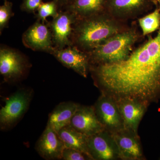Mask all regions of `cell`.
I'll return each mask as SVG.
<instances>
[{
	"label": "cell",
	"mask_w": 160,
	"mask_h": 160,
	"mask_svg": "<svg viewBox=\"0 0 160 160\" xmlns=\"http://www.w3.org/2000/svg\"><path fill=\"white\" fill-rule=\"evenodd\" d=\"M94 82L116 99L134 98L149 104L160 98V27L154 38L119 62L91 65Z\"/></svg>",
	"instance_id": "1"
},
{
	"label": "cell",
	"mask_w": 160,
	"mask_h": 160,
	"mask_svg": "<svg viewBox=\"0 0 160 160\" xmlns=\"http://www.w3.org/2000/svg\"><path fill=\"white\" fill-rule=\"evenodd\" d=\"M126 22L106 11L88 17L77 18L73 25L72 43L89 53L111 37L129 28Z\"/></svg>",
	"instance_id": "2"
},
{
	"label": "cell",
	"mask_w": 160,
	"mask_h": 160,
	"mask_svg": "<svg viewBox=\"0 0 160 160\" xmlns=\"http://www.w3.org/2000/svg\"><path fill=\"white\" fill-rule=\"evenodd\" d=\"M140 38L134 27L114 35L89 52L90 65L112 64L126 60Z\"/></svg>",
	"instance_id": "3"
},
{
	"label": "cell",
	"mask_w": 160,
	"mask_h": 160,
	"mask_svg": "<svg viewBox=\"0 0 160 160\" xmlns=\"http://www.w3.org/2000/svg\"><path fill=\"white\" fill-rule=\"evenodd\" d=\"M32 96V89L22 88L6 98L0 110L1 130H8L16 125L28 110Z\"/></svg>",
	"instance_id": "4"
},
{
	"label": "cell",
	"mask_w": 160,
	"mask_h": 160,
	"mask_svg": "<svg viewBox=\"0 0 160 160\" xmlns=\"http://www.w3.org/2000/svg\"><path fill=\"white\" fill-rule=\"evenodd\" d=\"M30 67L22 52L4 45L0 48V73L6 82H16L22 78Z\"/></svg>",
	"instance_id": "5"
},
{
	"label": "cell",
	"mask_w": 160,
	"mask_h": 160,
	"mask_svg": "<svg viewBox=\"0 0 160 160\" xmlns=\"http://www.w3.org/2000/svg\"><path fill=\"white\" fill-rule=\"evenodd\" d=\"M158 0H107L105 11L117 19L126 22L146 13Z\"/></svg>",
	"instance_id": "6"
},
{
	"label": "cell",
	"mask_w": 160,
	"mask_h": 160,
	"mask_svg": "<svg viewBox=\"0 0 160 160\" xmlns=\"http://www.w3.org/2000/svg\"><path fill=\"white\" fill-rule=\"evenodd\" d=\"M93 106L98 119L106 130L113 134L125 128L117 102L114 98L102 92Z\"/></svg>",
	"instance_id": "7"
},
{
	"label": "cell",
	"mask_w": 160,
	"mask_h": 160,
	"mask_svg": "<svg viewBox=\"0 0 160 160\" xmlns=\"http://www.w3.org/2000/svg\"><path fill=\"white\" fill-rule=\"evenodd\" d=\"M75 15L65 10H60L57 16L46 25L51 30L52 42L56 49H61L72 46L71 41Z\"/></svg>",
	"instance_id": "8"
},
{
	"label": "cell",
	"mask_w": 160,
	"mask_h": 160,
	"mask_svg": "<svg viewBox=\"0 0 160 160\" xmlns=\"http://www.w3.org/2000/svg\"><path fill=\"white\" fill-rule=\"evenodd\" d=\"M87 146L94 160L120 159L119 151L113 135L106 129L88 137Z\"/></svg>",
	"instance_id": "9"
},
{
	"label": "cell",
	"mask_w": 160,
	"mask_h": 160,
	"mask_svg": "<svg viewBox=\"0 0 160 160\" xmlns=\"http://www.w3.org/2000/svg\"><path fill=\"white\" fill-rule=\"evenodd\" d=\"M22 41L26 48L34 51L49 53L55 49L51 30L46 23L37 19L23 34Z\"/></svg>",
	"instance_id": "10"
},
{
	"label": "cell",
	"mask_w": 160,
	"mask_h": 160,
	"mask_svg": "<svg viewBox=\"0 0 160 160\" xmlns=\"http://www.w3.org/2000/svg\"><path fill=\"white\" fill-rule=\"evenodd\" d=\"M51 54L65 67L72 69L83 77L87 78L90 66L88 52L72 45L61 49L55 48Z\"/></svg>",
	"instance_id": "11"
},
{
	"label": "cell",
	"mask_w": 160,
	"mask_h": 160,
	"mask_svg": "<svg viewBox=\"0 0 160 160\" xmlns=\"http://www.w3.org/2000/svg\"><path fill=\"white\" fill-rule=\"evenodd\" d=\"M119 151L120 159H145L138 133L124 128L112 134Z\"/></svg>",
	"instance_id": "12"
},
{
	"label": "cell",
	"mask_w": 160,
	"mask_h": 160,
	"mask_svg": "<svg viewBox=\"0 0 160 160\" xmlns=\"http://www.w3.org/2000/svg\"><path fill=\"white\" fill-rule=\"evenodd\" d=\"M126 129L138 133V128L149 104L134 98L116 99Z\"/></svg>",
	"instance_id": "13"
},
{
	"label": "cell",
	"mask_w": 160,
	"mask_h": 160,
	"mask_svg": "<svg viewBox=\"0 0 160 160\" xmlns=\"http://www.w3.org/2000/svg\"><path fill=\"white\" fill-rule=\"evenodd\" d=\"M69 126L87 137L105 129L98 119L93 106L80 105L72 119Z\"/></svg>",
	"instance_id": "14"
},
{
	"label": "cell",
	"mask_w": 160,
	"mask_h": 160,
	"mask_svg": "<svg viewBox=\"0 0 160 160\" xmlns=\"http://www.w3.org/2000/svg\"><path fill=\"white\" fill-rule=\"evenodd\" d=\"M65 146L58 133L48 125L36 145V149L43 158L47 160L62 159Z\"/></svg>",
	"instance_id": "15"
},
{
	"label": "cell",
	"mask_w": 160,
	"mask_h": 160,
	"mask_svg": "<svg viewBox=\"0 0 160 160\" xmlns=\"http://www.w3.org/2000/svg\"><path fill=\"white\" fill-rule=\"evenodd\" d=\"M79 105L72 102L60 103L49 115L47 125L58 132L69 126Z\"/></svg>",
	"instance_id": "16"
},
{
	"label": "cell",
	"mask_w": 160,
	"mask_h": 160,
	"mask_svg": "<svg viewBox=\"0 0 160 160\" xmlns=\"http://www.w3.org/2000/svg\"><path fill=\"white\" fill-rule=\"evenodd\" d=\"M107 0H75L62 10L75 15L77 18L88 17L104 12Z\"/></svg>",
	"instance_id": "17"
},
{
	"label": "cell",
	"mask_w": 160,
	"mask_h": 160,
	"mask_svg": "<svg viewBox=\"0 0 160 160\" xmlns=\"http://www.w3.org/2000/svg\"><path fill=\"white\" fill-rule=\"evenodd\" d=\"M58 133L66 148L82 152L94 160L89 153L88 149L87 136L77 131L69 125L61 129Z\"/></svg>",
	"instance_id": "18"
},
{
	"label": "cell",
	"mask_w": 160,
	"mask_h": 160,
	"mask_svg": "<svg viewBox=\"0 0 160 160\" xmlns=\"http://www.w3.org/2000/svg\"><path fill=\"white\" fill-rule=\"evenodd\" d=\"M138 22L144 36L158 30L160 27V9L158 4L156 6L154 11L140 18Z\"/></svg>",
	"instance_id": "19"
},
{
	"label": "cell",
	"mask_w": 160,
	"mask_h": 160,
	"mask_svg": "<svg viewBox=\"0 0 160 160\" xmlns=\"http://www.w3.org/2000/svg\"><path fill=\"white\" fill-rule=\"evenodd\" d=\"M60 9L57 2L54 0L47 2H42L38 9L37 13L35 14L37 19L42 21V22H48L46 18L49 17L53 18L57 16Z\"/></svg>",
	"instance_id": "20"
},
{
	"label": "cell",
	"mask_w": 160,
	"mask_h": 160,
	"mask_svg": "<svg viewBox=\"0 0 160 160\" xmlns=\"http://www.w3.org/2000/svg\"><path fill=\"white\" fill-rule=\"evenodd\" d=\"M4 4L0 6V33L8 28L9 20L14 16L12 11V3L8 0H4Z\"/></svg>",
	"instance_id": "21"
},
{
	"label": "cell",
	"mask_w": 160,
	"mask_h": 160,
	"mask_svg": "<svg viewBox=\"0 0 160 160\" xmlns=\"http://www.w3.org/2000/svg\"><path fill=\"white\" fill-rule=\"evenodd\" d=\"M62 160H93L92 158L82 152L66 147L63 150Z\"/></svg>",
	"instance_id": "22"
},
{
	"label": "cell",
	"mask_w": 160,
	"mask_h": 160,
	"mask_svg": "<svg viewBox=\"0 0 160 160\" xmlns=\"http://www.w3.org/2000/svg\"><path fill=\"white\" fill-rule=\"evenodd\" d=\"M42 2L43 0H23L20 9L22 11L35 15Z\"/></svg>",
	"instance_id": "23"
},
{
	"label": "cell",
	"mask_w": 160,
	"mask_h": 160,
	"mask_svg": "<svg viewBox=\"0 0 160 160\" xmlns=\"http://www.w3.org/2000/svg\"><path fill=\"white\" fill-rule=\"evenodd\" d=\"M57 2L59 7L60 10L65 8L72 4L75 0H54Z\"/></svg>",
	"instance_id": "24"
},
{
	"label": "cell",
	"mask_w": 160,
	"mask_h": 160,
	"mask_svg": "<svg viewBox=\"0 0 160 160\" xmlns=\"http://www.w3.org/2000/svg\"><path fill=\"white\" fill-rule=\"evenodd\" d=\"M159 159L160 160V159Z\"/></svg>",
	"instance_id": "25"
}]
</instances>
